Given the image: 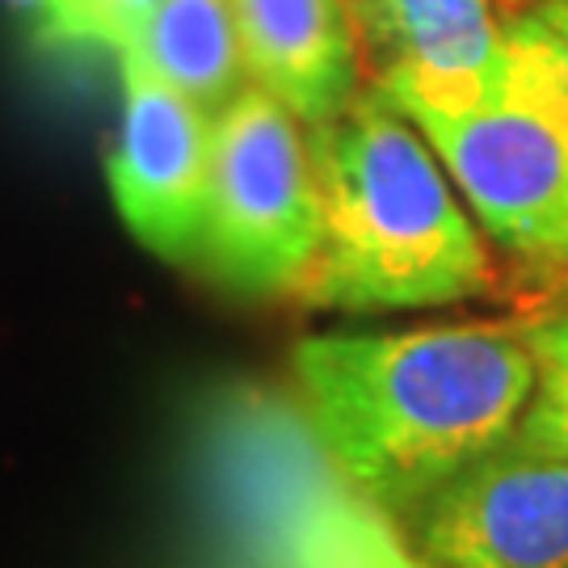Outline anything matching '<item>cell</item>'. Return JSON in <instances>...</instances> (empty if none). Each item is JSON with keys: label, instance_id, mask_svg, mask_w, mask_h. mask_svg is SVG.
I'll return each instance as SVG.
<instances>
[{"label": "cell", "instance_id": "obj_1", "mask_svg": "<svg viewBox=\"0 0 568 568\" xmlns=\"http://www.w3.org/2000/svg\"><path fill=\"white\" fill-rule=\"evenodd\" d=\"M291 366L321 450L392 523L509 443L535 392L523 321L307 337Z\"/></svg>", "mask_w": 568, "mask_h": 568}, {"label": "cell", "instance_id": "obj_2", "mask_svg": "<svg viewBox=\"0 0 568 568\" xmlns=\"http://www.w3.org/2000/svg\"><path fill=\"white\" fill-rule=\"evenodd\" d=\"M325 241L300 300L333 312H413L497 291V265L429 140L366 89L307 126Z\"/></svg>", "mask_w": 568, "mask_h": 568}, {"label": "cell", "instance_id": "obj_3", "mask_svg": "<svg viewBox=\"0 0 568 568\" xmlns=\"http://www.w3.org/2000/svg\"><path fill=\"white\" fill-rule=\"evenodd\" d=\"M321 241L325 203L312 143L274 93L248 81L215 114L194 265L241 300H300Z\"/></svg>", "mask_w": 568, "mask_h": 568}, {"label": "cell", "instance_id": "obj_4", "mask_svg": "<svg viewBox=\"0 0 568 568\" xmlns=\"http://www.w3.org/2000/svg\"><path fill=\"white\" fill-rule=\"evenodd\" d=\"M408 122L509 257L568 278V105L535 63L514 51V77L497 102Z\"/></svg>", "mask_w": 568, "mask_h": 568}, {"label": "cell", "instance_id": "obj_5", "mask_svg": "<svg viewBox=\"0 0 568 568\" xmlns=\"http://www.w3.org/2000/svg\"><path fill=\"white\" fill-rule=\"evenodd\" d=\"M400 523L426 568H568V459L509 438Z\"/></svg>", "mask_w": 568, "mask_h": 568}, {"label": "cell", "instance_id": "obj_6", "mask_svg": "<svg viewBox=\"0 0 568 568\" xmlns=\"http://www.w3.org/2000/svg\"><path fill=\"white\" fill-rule=\"evenodd\" d=\"M375 89L400 114H467L497 102L514 77L493 0H349Z\"/></svg>", "mask_w": 568, "mask_h": 568}, {"label": "cell", "instance_id": "obj_7", "mask_svg": "<svg viewBox=\"0 0 568 568\" xmlns=\"http://www.w3.org/2000/svg\"><path fill=\"white\" fill-rule=\"evenodd\" d=\"M122 63V119L110 190L135 241L173 265H194L211 182L215 119L135 55Z\"/></svg>", "mask_w": 568, "mask_h": 568}, {"label": "cell", "instance_id": "obj_8", "mask_svg": "<svg viewBox=\"0 0 568 568\" xmlns=\"http://www.w3.org/2000/svg\"><path fill=\"white\" fill-rule=\"evenodd\" d=\"M248 81L307 126L337 119L363 93L349 0H232Z\"/></svg>", "mask_w": 568, "mask_h": 568}, {"label": "cell", "instance_id": "obj_9", "mask_svg": "<svg viewBox=\"0 0 568 568\" xmlns=\"http://www.w3.org/2000/svg\"><path fill=\"white\" fill-rule=\"evenodd\" d=\"M122 55H135L206 114H220L248 84L232 0H161Z\"/></svg>", "mask_w": 568, "mask_h": 568}, {"label": "cell", "instance_id": "obj_10", "mask_svg": "<svg viewBox=\"0 0 568 568\" xmlns=\"http://www.w3.org/2000/svg\"><path fill=\"white\" fill-rule=\"evenodd\" d=\"M283 568H426L363 493L312 480L283 523Z\"/></svg>", "mask_w": 568, "mask_h": 568}, {"label": "cell", "instance_id": "obj_11", "mask_svg": "<svg viewBox=\"0 0 568 568\" xmlns=\"http://www.w3.org/2000/svg\"><path fill=\"white\" fill-rule=\"evenodd\" d=\"M535 354V392L514 438L530 450L568 459V307H544L523 316Z\"/></svg>", "mask_w": 568, "mask_h": 568}, {"label": "cell", "instance_id": "obj_12", "mask_svg": "<svg viewBox=\"0 0 568 568\" xmlns=\"http://www.w3.org/2000/svg\"><path fill=\"white\" fill-rule=\"evenodd\" d=\"M156 4L161 0H47L39 30L63 47H110L122 55Z\"/></svg>", "mask_w": 568, "mask_h": 568}, {"label": "cell", "instance_id": "obj_13", "mask_svg": "<svg viewBox=\"0 0 568 568\" xmlns=\"http://www.w3.org/2000/svg\"><path fill=\"white\" fill-rule=\"evenodd\" d=\"M506 39L523 60L544 72V81L568 105V0L530 4L527 13L506 21Z\"/></svg>", "mask_w": 568, "mask_h": 568}, {"label": "cell", "instance_id": "obj_14", "mask_svg": "<svg viewBox=\"0 0 568 568\" xmlns=\"http://www.w3.org/2000/svg\"><path fill=\"white\" fill-rule=\"evenodd\" d=\"M497 4V13H501V21L518 18V13H527L530 4H539V0H493Z\"/></svg>", "mask_w": 568, "mask_h": 568}, {"label": "cell", "instance_id": "obj_15", "mask_svg": "<svg viewBox=\"0 0 568 568\" xmlns=\"http://www.w3.org/2000/svg\"><path fill=\"white\" fill-rule=\"evenodd\" d=\"M4 4H13V9H21V13H30L34 21H39L42 9H47V0H4Z\"/></svg>", "mask_w": 568, "mask_h": 568}]
</instances>
